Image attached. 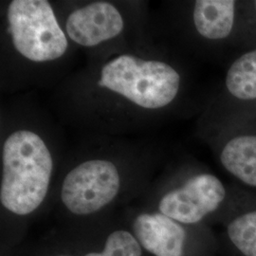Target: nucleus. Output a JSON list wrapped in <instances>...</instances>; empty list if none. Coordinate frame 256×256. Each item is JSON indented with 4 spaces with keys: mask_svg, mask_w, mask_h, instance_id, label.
Here are the masks:
<instances>
[{
    "mask_svg": "<svg viewBox=\"0 0 256 256\" xmlns=\"http://www.w3.org/2000/svg\"><path fill=\"white\" fill-rule=\"evenodd\" d=\"M95 92L132 110L167 112L186 96L188 77L182 66L167 56L120 54L99 68Z\"/></svg>",
    "mask_w": 256,
    "mask_h": 256,
    "instance_id": "1",
    "label": "nucleus"
},
{
    "mask_svg": "<svg viewBox=\"0 0 256 256\" xmlns=\"http://www.w3.org/2000/svg\"><path fill=\"white\" fill-rule=\"evenodd\" d=\"M55 162L46 140L28 128L14 129L1 146L0 205L16 221L34 218L46 203Z\"/></svg>",
    "mask_w": 256,
    "mask_h": 256,
    "instance_id": "2",
    "label": "nucleus"
},
{
    "mask_svg": "<svg viewBox=\"0 0 256 256\" xmlns=\"http://www.w3.org/2000/svg\"><path fill=\"white\" fill-rule=\"evenodd\" d=\"M236 187L224 182L210 169L184 164L165 176L151 196L149 209L185 225H220L232 207Z\"/></svg>",
    "mask_w": 256,
    "mask_h": 256,
    "instance_id": "3",
    "label": "nucleus"
},
{
    "mask_svg": "<svg viewBox=\"0 0 256 256\" xmlns=\"http://www.w3.org/2000/svg\"><path fill=\"white\" fill-rule=\"evenodd\" d=\"M132 182V172L110 156H90L72 165L57 187L58 205L68 221L64 230L106 220Z\"/></svg>",
    "mask_w": 256,
    "mask_h": 256,
    "instance_id": "4",
    "label": "nucleus"
},
{
    "mask_svg": "<svg viewBox=\"0 0 256 256\" xmlns=\"http://www.w3.org/2000/svg\"><path fill=\"white\" fill-rule=\"evenodd\" d=\"M6 23L12 48L28 63H54L68 50L70 39L50 1H10Z\"/></svg>",
    "mask_w": 256,
    "mask_h": 256,
    "instance_id": "5",
    "label": "nucleus"
},
{
    "mask_svg": "<svg viewBox=\"0 0 256 256\" xmlns=\"http://www.w3.org/2000/svg\"><path fill=\"white\" fill-rule=\"evenodd\" d=\"M124 221L148 256H216L220 250L210 227L185 225L153 209L131 210Z\"/></svg>",
    "mask_w": 256,
    "mask_h": 256,
    "instance_id": "6",
    "label": "nucleus"
},
{
    "mask_svg": "<svg viewBox=\"0 0 256 256\" xmlns=\"http://www.w3.org/2000/svg\"><path fill=\"white\" fill-rule=\"evenodd\" d=\"M180 4L178 22L183 38L191 46L218 56L236 54L242 0H194Z\"/></svg>",
    "mask_w": 256,
    "mask_h": 256,
    "instance_id": "7",
    "label": "nucleus"
},
{
    "mask_svg": "<svg viewBox=\"0 0 256 256\" xmlns=\"http://www.w3.org/2000/svg\"><path fill=\"white\" fill-rule=\"evenodd\" d=\"M256 116V48L232 55L218 92L203 111L200 130Z\"/></svg>",
    "mask_w": 256,
    "mask_h": 256,
    "instance_id": "8",
    "label": "nucleus"
},
{
    "mask_svg": "<svg viewBox=\"0 0 256 256\" xmlns=\"http://www.w3.org/2000/svg\"><path fill=\"white\" fill-rule=\"evenodd\" d=\"M200 133L232 183L256 192V116L228 120Z\"/></svg>",
    "mask_w": 256,
    "mask_h": 256,
    "instance_id": "9",
    "label": "nucleus"
},
{
    "mask_svg": "<svg viewBox=\"0 0 256 256\" xmlns=\"http://www.w3.org/2000/svg\"><path fill=\"white\" fill-rule=\"evenodd\" d=\"M63 28L70 41L92 48L122 36L126 28V18L113 2L92 1L72 10Z\"/></svg>",
    "mask_w": 256,
    "mask_h": 256,
    "instance_id": "10",
    "label": "nucleus"
},
{
    "mask_svg": "<svg viewBox=\"0 0 256 256\" xmlns=\"http://www.w3.org/2000/svg\"><path fill=\"white\" fill-rule=\"evenodd\" d=\"M58 234L76 256H148L124 220L106 218Z\"/></svg>",
    "mask_w": 256,
    "mask_h": 256,
    "instance_id": "11",
    "label": "nucleus"
},
{
    "mask_svg": "<svg viewBox=\"0 0 256 256\" xmlns=\"http://www.w3.org/2000/svg\"><path fill=\"white\" fill-rule=\"evenodd\" d=\"M236 187L234 203L220 224V248L232 256H256V192Z\"/></svg>",
    "mask_w": 256,
    "mask_h": 256,
    "instance_id": "12",
    "label": "nucleus"
},
{
    "mask_svg": "<svg viewBox=\"0 0 256 256\" xmlns=\"http://www.w3.org/2000/svg\"><path fill=\"white\" fill-rule=\"evenodd\" d=\"M256 48V0H242L238 52Z\"/></svg>",
    "mask_w": 256,
    "mask_h": 256,
    "instance_id": "13",
    "label": "nucleus"
},
{
    "mask_svg": "<svg viewBox=\"0 0 256 256\" xmlns=\"http://www.w3.org/2000/svg\"><path fill=\"white\" fill-rule=\"evenodd\" d=\"M32 256H76L68 246L63 238L56 232L52 238H48L42 245L37 248Z\"/></svg>",
    "mask_w": 256,
    "mask_h": 256,
    "instance_id": "14",
    "label": "nucleus"
}]
</instances>
